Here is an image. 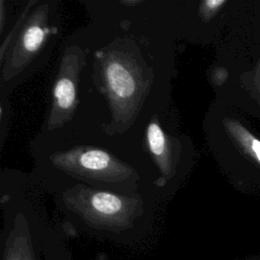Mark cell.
<instances>
[{"mask_svg":"<svg viewBox=\"0 0 260 260\" xmlns=\"http://www.w3.org/2000/svg\"><path fill=\"white\" fill-rule=\"evenodd\" d=\"M92 17L75 32L86 60L78 109L69 125L141 141L148 120L172 106L176 69L171 30L135 13Z\"/></svg>","mask_w":260,"mask_h":260,"instance_id":"obj_1","label":"cell"},{"mask_svg":"<svg viewBox=\"0 0 260 260\" xmlns=\"http://www.w3.org/2000/svg\"><path fill=\"white\" fill-rule=\"evenodd\" d=\"M34 178L51 194L86 185L123 195H147L162 201L157 176L141 141L68 125L40 131L30 143Z\"/></svg>","mask_w":260,"mask_h":260,"instance_id":"obj_2","label":"cell"},{"mask_svg":"<svg viewBox=\"0 0 260 260\" xmlns=\"http://www.w3.org/2000/svg\"><path fill=\"white\" fill-rule=\"evenodd\" d=\"M58 209L79 229L111 239L138 236L150 226L156 198L74 185L53 193Z\"/></svg>","mask_w":260,"mask_h":260,"instance_id":"obj_3","label":"cell"},{"mask_svg":"<svg viewBox=\"0 0 260 260\" xmlns=\"http://www.w3.org/2000/svg\"><path fill=\"white\" fill-rule=\"evenodd\" d=\"M60 34V2L39 0L0 58V98H8L17 85L47 63Z\"/></svg>","mask_w":260,"mask_h":260,"instance_id":"obj_4","label":"cell"},{"mask_svg":"<svg viewBox=\"0 0 260 260\" xmlns=\"http://www.w3.org/2000/svg\"><path fill=\"white\" fill-rule=\"evenodd\" d=\"M141 145L155 170L157 191L164 200L170 198L188 178L195 157L191 138L180 131L172 106L148 120Z\"/></svg>","mask_w":260,"mask_h":260,"instance_id":"obj_5","label":"cell"},{"mask_svg":"<svg viewBox=\"0 0 260 260\" xmlns=\"http://www.w3.org/2000/svg\"><path fill=\"white\" fill-rule=\"evenodd\" d=\"M85 60V49L74 32L61 46L49 110L40 131H57L73 121L79 105L80 80Z\"/></svg>","mask_w":260,"mask_h":260,"instance_id":"obj_6","label":"cell"},{"mask_svg":"<svg viewBox=\"0 0 260 260\" xmlns=\"http://www.w3.org/2000/svg\"><path fill=\"white\" fill-rule=\"evenodd\" d=\"M229 128L231 130V132L240 140L243 142L244 145L249 146L250 150L254 152V154L256 155V157L260 160V141L253 138L249 133H247L245 131L244 128H242L241 126H238L235 123L229 122Z\"/></svg>","mask_w":260,"mask_h":260,"instance_id":"obj_7","label":"cell"},{"mask_svg":"<svg viewBox=\"0 0 260 260\" xmlns=\"http://www.w3.org/2000/svg\"><path fill=\"white\" fill-rule=\"evenodd\" d=\"M225 4V1L222 0H205L201 1L197 8V15L200 18L207 22L211 19V17L218 11L221 5Z\"/></svg>","mask_w":260,"mask_h":260,"instance_id":"obj_8","label":"cell"},{"mask_svg":"<svg viewBox=\"0 0 260 260\" xmlns=\"http://www.w3.org/2000/svg\"><path fill=\"white\" fill-rule=\"evenodd\" d=\"M10 105L8 98H0V138L1 146H3L4 139L6 137L9 120H10Z\"/></svg>","mask_w":260,"mask_h":260,"instance_id":"obj_9","label":"cell"},{"mask_svg":"<svg viewBox=\"0 0 260 260\" xmlns=\"http://www.w3.org/2000/svg\"><path fill=\"white\" fill-rule=\"evenodd\" d=\"M53 231L49 229L47 235H46V238H45V244H44V260H66L65 259V252L62 254L63 251H59L58 255L55 253L54 254V258L52 256V247H53V240L55 239L53 237ZM55 241V240H54Z\"/></svg>","mask_w":260,"mask_h":260,"instance_id":"obj_10","label":"cell"},{"mask_svg":"<svg viewBox=\"0 0 260 260\" xmlns=\"http://www.w3.org/2000/svg\"><path fill=\"white\" fill-rule=\"evenodd\" d=\"M6 1L0 0V35L3 36L5 32V27L8 21V9L5 6Z\"/></svg>","mask_w":260,"mask_h":260,"instance_id":"obj_11","label":"cell"}]
</instances>
